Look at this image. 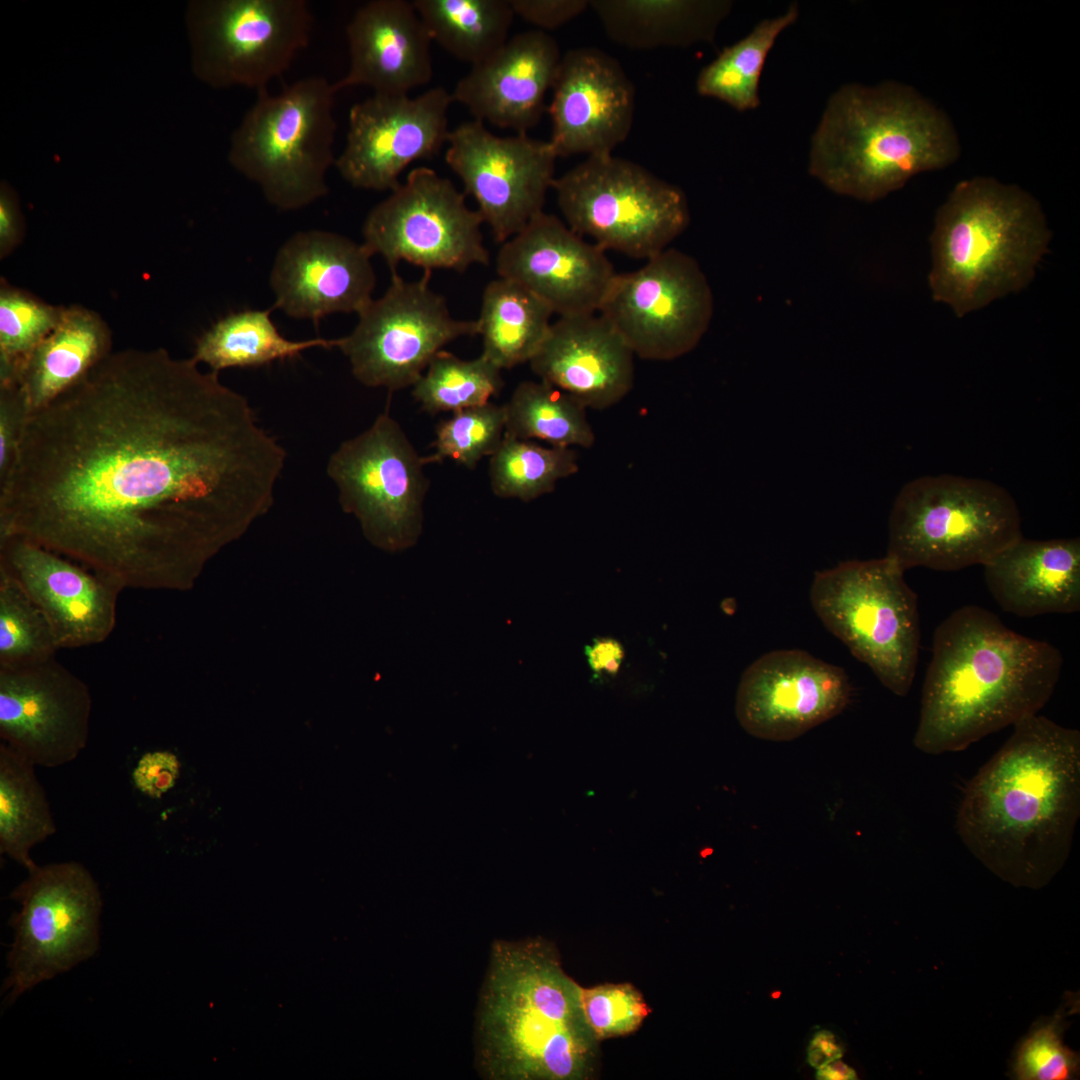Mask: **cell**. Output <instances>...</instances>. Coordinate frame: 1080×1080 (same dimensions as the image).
Masks as SVG:
<instances>
[{
    "label": "cell",
    "mask_w": 1080,
    "mask_h": 1080,
    "mask_svg": "<svg viewBox=\"0 0 1080 1080\" xmlns=\"http://www.w3.org/2000/svg\"><path fill=\"white\" fill-rule=\"evenodd\" d=\"M965 788L956 829L1018 887L1045 886L1068 858L1080 816V732L1029 715Z\"/></svg>",
    "instance_id": "2"
},
{
    "label": "cell",
    "mask_w": 1080,
    "mask_h": 1080,
    "mask_svg": "<svg viewBox=\"0 0 1080 1080\" xmlns=\"http://www.w3.org/2000/svg\"><path fill=\"white\" fill-rule=\"evenodd\" d=\"M424 457L388 413L331 454L326 472L342 509L353 514L366 538L390 552L415 545L422 533L429 480Z\"/></svg>",
    "instance_id": "13"
},
{
    "label": "cell",
    "mask_w": 1080,
    "mask_h": 1080,
    "mask_svg": "<svg viewBox=\"0 0 1080 1080\" xmlns=\"http://www.w3.org/2000/svg\"><path fill=\"white\" fill-rule=\"evenodd\" d=\"M582 987L542 938L495 940L475 1025L476 1064L488 1080H591L600 1041Z\"/></svg>",
    "instance_id": "4"
},
{
    "label": "cell",
    "mask_w": 1080,
    "mask_h": 1080,
    "mask_svg": "<svg viewBox=\"0 0 1080 1080\" xmlns=\"http://www.w3.org/2000/svg\"><path fill=\"white\" fill-rule=\"evenodd\" d=\"M552 188L568 227L605 251L647 260L690 222L678 186L612 153L588 156L555 178Z\"/></svg>",
    "instance_id": "10"
},
{
    "label": "cell",
    "mask_w": 1080,
    "mask_h": 1080,
    "mask_svg": "<svg viewBox=\"0 0 1080 1080\" xmlns=\"http://www.w3.org/2000/svg\"><path fill=\"white\" fill-rule=\"evenodd\" d=\"M30 412L15 383L0 384V488L15 468Z\"/></svg>",
    "instance_id": "44"
},
{
    "label": "cell",
    "mask_w": 1080,
    "mask_h": 1080,
    "mask_svg": "<svg viewBox=\"0 0 1080 1080\" xmlns=\"http://www.w3.org/2000/svg\"><path fill=\"white\" fill-rule=\"evenodd\" d=\"M588 665L595 675H615L624 658L621 643L613 638L600 637L585 646Z\"/></svg>",
    "instance_id": "48"
},
{
    "label": "cell",
    "mask_w": 1080,
    "mask_h": 1080,
    "mask_svg": "<svg viewBox=\"0 0 1080 1080\" xmlns=\"http://www.w3.org/2000/svg\"><path fill=\"white\" fill-rule=\"evenodd\" d=\"M53 631L20 584L0 568V669L17 668L56 656Z\"/></svg>",
    "instance_id": "40"
},
{
    "label": "cell",
    "mask_w": 1080,
    "mask_h": 1080,
    "mask_svg": "<svg viewBox=\"0 0 1080 1080\" xmlns=\"http://www.w3.org/2000/svg\"><path fill=\"white\" fill-rule=\"evenodd\" d=\"M1062 663L1056 647L1010 630L991 611L955 610L934 632L915 747L932 755L962 751L1037 714Z\"/></svg>",
    "instance_id": "3"
},
{
    "label": "cell",
    "mask_w": 1080,
    "mask_h": 1080,
    "mask_svg": "<svg viewBox=\"0 0 1080 1080\" xmlns=\"http://www.w3.org/2000/svg\"><path fill=\"white\" fill-rule=\"evenodd\" d=\"M92 713L88 685L56 656L0 669V739L35 766L55 768L86 748Z\"/></svg>",
    "instance_id": "19"
},
{
    "label": "cell",
    "mask_w": 1080,
    "mask_h": 1080,
    "mask_svg": "<svg viewBox=\"0 0 1080 1080\" xmlns=\"http://www.w3.org/2000/svg\"><path fill=\"white\" fill-rule=\"evenodd\" d=\"M23 219L15 192L6 183L0 189V254L8 255L23 235Z\"/></svg>",
    "instance_id": "47"
},
{
    "label": "cell",
    "mask_w": 1080,
    "mask_h": 1080,
    "mask_svg": "<svg viewBox=\"0 0 1080 1080\" xmlns=\"http://www.w3.org/2000/svg\"><path fill=\"white\" fill-rule=\"evenodd\" d=\"M798 16V6L792 4L782 15L760 21L748 35L726 47L700 71L697 92L737 111L756 109L760 105L759 83L767 56L778 36Z\"/></svg>",
    "instance_id": "35"
},
{
    "label": "cell",
    "mask_w": 1080,
    "mask_h": 1080,
    "mask_svg": "<svg viewBox=\"0 0 1080 1080\" xmlns=\"http://www.w3.org/2000/svg\"><path fill=\"white\" fill-rule=\"evenodd\" d=\"M634 356L597 312L560 316L529 363L541 381L569 394L587 409L602 410L631 390Z\"/></svg>",
    "instance_id": "26"
},
{
    "label": "cell",
    "mask_w": 1080,
    "mask_h": 1080,
    "mask_svg": "<svg viewBox=\"0 0 1080 1080\" xmlns=\"http://www.w3.org/2000/svg\"><path fill=\"white\" fill-rule=\"evenodd\" d=\"M285 449L248 400L165 349L111 352L28 417L0 537L124 589L189 588L273 504Z\"/></svg>",
    "instance_id": "1"
},
{
    "label": "cell",
    "mask_w": 1080,
    "mask_h": 1080,
    "mask_svg": "<svg viewBox=\"0 0 1080 1080\" xmlns=\"http://www.w3.org/2000/svg\"><path fill=\"white\" fill-rule=\"evenodd\" d=\"M605 252L543 211L502 243L496 271L559 317L597 313L617 274Z\"/></svg>",
    "instance_id": "21"
},
{
    "label": "cell",
    "mask_w": 1080,
    "mask_h": 1080,
    "mask_svg": "<svg viewBox=\"0 0 1080 1080\" xmlns=\"http://www.w3.org/2000/svg\"><path fill=\"white\" fill-rule=\"evenodd\" d=\"M64 306H55L2 280L0 384L16 380L36 347L54 329Z\"/></svg>",
    "instance_id": "39"
},
{
    "label": "cell",
    "mask_w": 1080,
    "mask_h": 1080,
    "mask_svg": "<svg viewBox=\"0 0 1080 1080\" xmlns=\"http://www.w3.org/2000/svg\"><path fill=\"white\" fill-rule=\"evenodd\" d=\"M272 308L231 313L214 323L196 341L193 358L211 371L259 367L300 355L313 347H336V339L293 341L283 337L271 319Z\"/></svg>",
    "instance_id": "32"
},
{
    "label": "cell",
    "mask_w": 1080,
    "mask_h": 1080,
    "mask_svg": "<svg viewBox=\"0 0 1080 1080\" xmlns=\"http://www.w3.org/2000/svg\"><path fill=\"white\" fill-rule=\"evenodd\" d=\"M371 257L363 244L338 233H295L279 249L270 272L274 308L314 323L333 313L358 314L376 286Z\"/></svg>",
    "instance_id": "24"
},
{
    "label": "cell",
    "mask_w": 1080,
    "mask_h": 1080,
    "mask_svg": "<svg viewBox=\"0 0 1080 1080\" xmlns=\"http://www.w3.org/2000/svg\"><path fill=\"white\" fill-rule=\"evenodd\" d=\"M111 345L109 326L98 313L80 305L64 307L57 325L12 382L30 414L83 381L112 352Z\"/></svg>",
    "instance_id": "29"
},
{
    "label": "cell",
    "mask_w": 1080,
    "mask_h": 1080,
    "mask_svg": "<svg viewBox=\"0 0 1080 1080\" xmlns=\"http://www.w3.org/2000/svg\"><path fill=\"white\" fill-rule=\"evenodd\" d=\"M36 767L0 743V852L27 871L37 865L31 849L57 831Z\"/></svg>",
    "instance_id": "33"
},
{
    "label": "cell",
    "mask_w": 1080,
    "mask_h": 1080,
    "mask_svg": "<svg viewBox=\"0 0 1080 1080\" xmlns=\"http://www.w3.org/2000/svg\"><path fill=\"white\" fill-rule=\"evenodd\" d=\"M553 311L522 285L498 277L483 292L477 321L482 355L499 369L530 362L551 326Z\"/></svg>",
    "instance_id": "31"
},
{
    "label": "cell",
    "mask_w": 1080,
    "mask_h": 1080,
    "mask_svg": "<svg viewBox=\"0 0 1080 1080\" xmlns=\"http://www.w3.org/2000/svg\"><path fill=\"white\" fill-rule=\"evenodd\" d=\"M959 154L947 114L913 87L851 83L827 102L811 139L809 173L837 194L873 202Z\"/></svg>",
    "instance_id": "5"
},
{
    "label": "cell",
    "mask_w": 1080,
    "mask_h": 1080,
    "mask_svg": "<svg viewBox=\"0 0 1080 1080\" xmlns=\"http://www.w3.org/2000/svg\"><path fill=\"white\" fill-rule=\"evenodd\" d=\"M346 36L350 64L337 91L367 86L374 94L408 95L433 76L431 37L412 2L372 0L360 6Z\"/></svg>",
    "instance_id": "27"
},
{
    "label": "cell",
    "mask_w": 1080,
    "mask_h": 1080,
    "mask_svg": "<svg viewBox=\"0 0 1080 1080\" xmlns=\"http://www.w3.org/2000/svg\"><path fill=\"white\" fill-rule=\"evenodd\" d=\"M850 696L841 667L803 650H774L743 672L735 712L751 736L789 741L840 714Z\"/></svg>",
    "instance_id": "20"
},
{
    "label": "cell",
    "mask_w": 1080,
    "mask_h": 1080,
    "mask_svg": "<svg viewBox=\"0 0 1080 1080\" xmlns=\"http://www.w3.org/2000/svg\"><path fill=\"white\" fill-rule=\"evenodd\" d=\"M505 421L504 405L490 401L453 412L437 426L434 450L424 457L425 463L452 459L473 469L497 450L504 437Z\"/></svg>",
    "instance_id": "41"
},
{
    "label": "cell",
    "mask_w": 1080,
    "mask_h": 1080,
    "mask_svg": "<svg viewBox=\"0 0 1080 1080\" xmlns=\"http://www.w3.org/2000/svg\"><path fill=\"white\" fill-rule=\"evenodd\" d=\"M1066 1013L1038 1021L1014 1053L1012 1076L1020 1080H1070L1079 1075V1056L1063 1041Z\"/></svg>",
    "instance_id": "42"
},
{
    "label": "cell",
    "mask_w": 1080,
    "mask_h": 1080,
    "mask_svg": "<svg viewBox=\"0 0 1080 1080\" xmlns=\"http://www.w3.org/2000/svg\"><path fill=\"white\" fill-rule=\"evenodd\" d=\"M1020 536V511L1005 488L978 478L922 476L895 499L887 556L904 571H954L984 565Z\"/></svg>",
    "instance_id": "8"
},
{
    "label": "cell",
    "mask_w": 1080,
    "mask_h": 1080,
    "mask_svg": "<svg viewBox=\"0 0 1080 1080\" xmlns=\"http://www.w3.org/2000/svg\"><path fill=\"white\" fill-rule=\"evenodd\" d=\"M987 587L1006 612L1019 617L1080 609V540L1020 536L984 565Z\"/></svg>",
    "instance_id": "28"
},
{
    "label": "cell",
    "mask_w": 1080,
    "mask_h": 1080,
    "mask_svg": "<svg viewBox=\"0 0 1080 1080\" xmlns=\"http://www.w3.org/2000/svg\"><path fill=\"white\" fill-rule=\"evenodd\" d=\"M509 1L515 15L544 32L567 24L589 7V1L585 0Z\"/></svg>",
    "instance_id": "46"
},
{
    "label": "cell",
    "mask_w": 1080,
    "mask_h": 1080,
    "mask_svg": "<svg viewBox=\"0 0 1080 1080\" xmlns=\"http://www.w3.org/2000/svg\"><path fill=\"white\" fill-rule=\"evenodd\" d=\"M430 278L429 271L415 281L391 273L385 293L358 313L347 336L336 339L361 384L391 392L412 387L444 346L478 334L476 320L451 315Z\"/></svg>",
    "instance_id": "14"
},
{
    "label": "cell",
    "mask_w": 1080,
    "mask_h": 1080,
    "mask_svg": "<svg viewBox=\"0 0 1080 1080\" xmlns=\"http://www.w3.org/2000/svg\"><path fill=\"white\" fill-rule=\"evenodd\" d=\"M431 40L457 59L477 65L509 39L515 16L509 0L412 1Z\"/></svg>",
    "instance_id": "34"
},
{
    "label": "cell",
    "mask_w": 1080,
    "mask_h": 1080,
    "mask_svg": "<svg viewBox=\"0 0 1080 1080\" xmlns=\"http://www.w3.org/2000/svg\"><path fill=\"white\" fill-rule=\"evenodd\" d=\"M731 6L729 1L705 0L589 1L607 36L633 49L712 41Z\"/></svg>",
    "instance_id": "30"
},
{
    "label": "cell",
    "mask_w": 1080,
    "mask_h": 1080,
    "mask_svg": "<svg viewBox=\"0 0 1080 1080\" xmlns=\"http://www.w3.org/2000/svg\"><path fill=\"white\" fill-rule=\"evenodd\" d=\"M0 568L46 617L59 650L98 645L112 634L123 591L114 582L16 536L0 538Z\"/></svg>",
    "instance_id": "22"
},
{
    "label": "cell",
    "mask_w": 1080,
    "mask_h": 1080,
    "mask_svg": "<svg viewBox=\"0 0 1080 1080\" xmlns=\"http://www.w3.org/2000/svg\"><path fill=\"white\" fill-rule=\"evenodd\" d=\"M578 469L572 448L544 447L504 434L490 456L489 478L496 496L527 502L552 492L559 480Z\"/></svg>",
    "instance_id": "37"
},
{
    "label": "cell",
    "mask_w": 1080,
    "mask_h": 1080,
    "mask_svg": "<svg viewBox=\"0 0 1080 1080\" xmlns=\"http://www.w3.org/2000/svg\"><path fill=\"white\" fill-rule=\"evenodd\" d=\"M561 59L558 43L548 33L535 29L516 34L457 82L453 102L484 124L526 134L542 117Z\"/></svg>",
    "instance_id": "25"
},
{
    "label": "cell",
    "mask_w": 1080,
    "mask_h": 1080,
    "mask_svg": "<svg viewBox=\"0 0 1080 1080\" xmlns=\"http://www.w3.org/2000/svg\"><path fill=\"white\" fill-rule=\"evenodd\" d=\"M181 770L178 757L171 751L144 753L132 771V781L143 795L159 799L176 784Z\"/></svg>",
    "instance_id": "45"
},
{
    "label": "cell",
    "mask_w": 1080,
    "mask_h": 1080,
    "mask_svg": "<svg viewBox=\"0 0 1080 1080\" xmlns=\"http://www.w3.org/2000/svg\"><path fill=\"white\" fill-rule=\"evenodd\" d=\"M337 89L324 76H307L278 94L267 88L230 138L228 160L281 210H297L328 193L335 164Z\"/></svg>",
    "instance_id": "7"
},
{
    "label": "cell",
    "mask_w": 1080,
    "mask_h": 1080,
    "mask_svg": "<svg viewBox=\"0 0 1080 1080\" xmlns=\"http://www.w3.org/2000/svg\"><path fill=\"white\" fill-rule=\"evenodd\" d=\"M583 1011L596 1038L626 1036L650 1014L641 992L630 983H606L581 991Z\"/></svg>",
    "instance_id": "43"
},
{
    "label": "cell",
    "mask_w": 1080,
    "mask_h": 1080,
    "mask_svg": "<svg viewBox=\"0 0 1080 1080\" xmlns=\"http://www.w3.org/2000/svg\"><path fill=\"white\" fill-rule=\"evenodd\" d=\"M483 223L449 179L432 168L417 167L369 211L362 244L372 256L380 255L391 273L402 261L429 272H463L489 264Z\"/></svg>",
    "instance_id": "15"
},
{
    "label": "cell",
    "mask_w": 1080,
    "mask_h": 1080,
    "mask_svg": "<svg viewBox=\"0 0 1080 1080\" xmlns=\"http://www.w3.org/2000/svg\"><path fill=\"white\" fill-rule=\"evenodd\" d=\"M10 898L20 910L10 920L14 937L3 985L6 1005L91 958L100 944L102 911L96 880L75 861L36 865Z\"/></svg>",
    "instance_id": "11"
},
{
    "label": "cell",
    "mask_w": 1080,
    "mask_h": 1080,
    "mask_svg": "<svg viewBox=\"0 0 1080 1080\" xmlns=\"http://www.w3.org/2000/svg\"><path fill=\"white\" fill-rule=\"evenodd\" d=\"M713 312V293L698 262L669 247L637 270L616 274L598 311L634 355L656 361L693 350Z\"/></svg>",
    "instance_id": "16"
},
{
    "label": "cell",
    "mask_w": 1080,
    "mask_h": 1080,
    "mask_svg": "<svg viewBox=\"0 0 1080 1080\" xmlns=\"http://www.w3.org/2000/svg\"><path fill=\"white\" fill-rule=\"evenodd\" d=\"M501 371L482 354L463 360L441 350L412 386V395L431 414L482 405L500 393Z\"/></svg>",
    "instance_id": "38"
},
{
    "label": "cell",
    "mask_w": 1080,
    "mask_h": 1080,
    "mask_svg": "<svg viewBox=\"0 0 1080 1080\" xmlns=\"http://www.w3.org/2000/svg\"><path fill=\"white\" fill-rule=\"evenodd\" d=\"M810 602L823 625L897 696L913 683L920 647L917 595L889 556L815 573Z\"/></svg>",
    "instance_id": "9"
},
{
    "label": "cell",
    "mask_w": 1080,
    "mask_h": 1080,
    "mask_svg": "<svg viewBox=\"0 0 1080 1080\" xmlns=\"http://www.w3.org/2000/svg\"><path fill=\"white\" fill-rule=\"evenodd\" d=\"M445 161L478 205L493 234L504 243L543 212L555 174L549 141L527 134L500 137L473 119L450 130Z\"/></svg>",
    "instance_id": "17"
},
{
    "label": "cell",
    "mask_w": 1080,
    "mask_h": 1080,
    "mask_svg": "<svg viewBox=\"0 0 1080 1080\" xmlns=\"http://www.w3.org/2000/svg\"><path fill=\"white\" fill-rule=\"evenodd\" d=\"M552 89L548 141L557 157L611 154L628 137L635 90L611 55L594 47L569 50L562 56Z\"/></svg>",
    "instance_id": "23"
},
{
    "label": "cell",
    "mask_w": 1080,
    "mask_h": 1080,
    "mask_svg": "<svg viewBox=\"0 0 1080 1080\" xmlns=\"http://www.w3.org/2000/svg\"><path fill=\"white\" fill-rule=\"evenodd\" d=\"M186 27L198 79L259 91L309 45L313 16L305 0H193Z\"/></svg>",
    "instance_id": "12"
},
{
    "label": "cell",
    "mask_w": 1080,
    "mask_h": 1080,
    "mask_svg": "<svg viewBox=\"0 0 1080 1080\" xmlns=\"http://www.w3.org/2000/svg\"><path fill=\"white\" fill-rule=\"evenodd\" d=\"M452 102L451 93L438 86L417 97L374 94L355 103L334 166L355 188L395 190L408 165L435 156L447 142Z\"/></svg>",
    "instance_id": "18"
},
{
    "label": "cell",
    "mask_w": 1080,
    "mask_h": 1080,
    "mask_svg": "<svg viewBox=\"0 0 1080 1080\" xmlns=\"http://www.w3.org/2000/svg\"><path fill=\"white\" fill-rule=\"evenodd\" d=\"M816 1079L818 1080H856L857 1074L855 1070L845 1064L842 1060L836 1059L823 1067L817 1069Z\"/></svg>",
    "instance_id": "50"
},
{
    "label": "cell",
    "mask_w": 1080,
    "mask_h": 1080,
    "mask_svg": "<svg viewBox=\"0 0 1080 1080\" xmlns=\"http://www.w3.org/2000/svg\"><path fill=\"white\" fill-rule=\"evenodd\" d=\"M1051 232L1038 201L990 177L959 182L939 207L930 236L933 299L958 317L1026 287Z\"/></svg>",
    "instance_id": "6"
},
{
    "label": "cell",
    "mask_w": 1080,
    "mask_h": 1080,
    "mask_svg": "<svg viewBox=\"0 0 1080 1080\" xmlns=\"http://www.w3.org/2000/svg\"><path fill=\"white\" fill-rule=\"evenodd\" d=\"M505 435L538 439L550 446L589 448L595 434L587 408L569 394L543 381L521 382L504 404Z\"/></svg>",
    "instance_id": "36"
},
{
    "label": "cell",
    "mask_w": 1080,
    "mask_h": 1080,
    "mask_svg": "<svg viewBox=\"0 0 1080 1080\" xmlns=\"http://www.w3.org/2000/svg\"><path fill=\"white\" fill-rule=\"evenodd\" d=\"M842 1047L836 1042L835 1035L829 1030L818 1031L807 1048V1062L815 1069L841 1059Z\"/></svg>",
    "instance_id": "49"
}]
</instances>
